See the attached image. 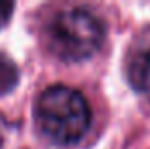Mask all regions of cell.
<instances>
[{"label":"cell","mask_w":150,"mask_h":149,"mask_svg":"<svg viewBox=\"0 0 150 149\" xmlns=\"http://www.w3.org/2000/svg\"><path fill=\"white\" fill-rule=\"evenodd\" d=\"M19 81V70L16 67V63L5 56L0 54V95H7L11 93Z\"/></svg>","instance_id":"cell-4"},{"label":"cell","mask_w":150,"mask_h":149,"mask_svg":"<svg viewBox=\"0 0 150 149\" xmlns=\"http://www.w3.org/2000/svg\"><path fill=\"white\" fill-rule=\"evenodd\" d=\"M35 119L42 133L56 144L80 140L91 125V109L86 97L70 86L54 84L40 93Z\"/></svg>","instance_id":"cell-1"},{"label":"cell","mask_w":150,"mask_h":149,"mask_svg":"<svg viewBox=\"0 0 150 149\" xmlns=\"http://www.w3.org/2000/svg\"><path fill=\"white\" fill-rule=\"evenodd\" d=\"M12 9H14V4H11V2H0V28L9 21V18L12 14Z\"/></svg>","instance_id":"cell-5"},{"label":"cell","mask_w":150,"mask_h":149,"mask_svg":"<svg viewBox=\"0 0 150 149\" xmlns=\"http://www.w3.org/2000/svg\"><path fill=\"white\" fill-rule=\"evenodd\" d=\"M126 75L136 91L150 95V27L131 42L126 56Z\"/></svg>","instance_id":"cell-3"},{"label":"cell","mask_w":150,"mask_h":149,"mask_svg":"<svg viewBox=\"0 0 150 149\" xmlns=\"http://www.w3.org/2000/svg\"><path fill=\"white\" fill-rule=\"evenodd\" d=\"M105 40L103 19L87 7L59 11L47 27L49 49L65 62H82L98 53Z\"/></svg>","instance_id":"cell-2"}]
</instances>
